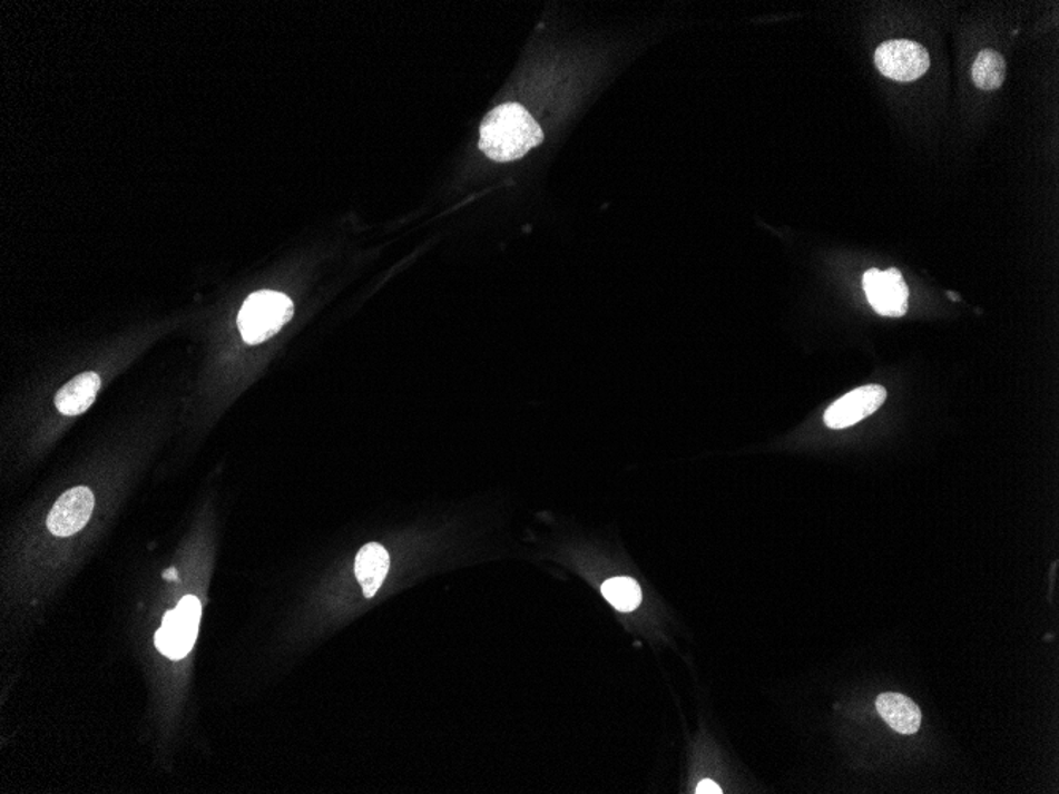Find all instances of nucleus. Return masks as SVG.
<instances>
[{
	"label": "nucleus",
	"mask_w": 1059,
	"mask_h": 794,
	"mask_svg": "<svg viewBox=\"0 0 1059 794\" xmlns=\"http://www.w3.org/2000/svg\"><path fill=\"white\" fill-rule=\"evenodd\" d=\"M294 317V303L286 294L259 291L251 294L238 313V329L248 344L271 340Z\"/></svg>",
	"instance_id": "nucleus-2"
},
{
	"label": "nucleus",
	"mask_w": 1059,
	"mask_h": 794,
	"mask_svg": "<svg viewBox=\"0 0 1059 794\" xmlns=\"http://www.w3.org/2000/svg\"><path fill=\"white\" fill-rule=\"evenodd\" d=\"M601 590L614 608L622 610V612H631V610L638 608L643 599L641 588L630 578L608 580V582L602 584Z\"/></svg>",
	"instance_id": "nucleus-12"
},
{
	"label": "nucleus",
	"mask_w": 1059,
	"mask_h": 794,
	"mask_svg": "<svg viewBox=\"0 0 1059 794\" xmlns=\"http://www.w3.org/2000/svg\"><path fill=\"white\" fill-rule=\"evenodd\" d=\"M389 568H391V558L388 550L377 542H370L359 550L355 557V578L361 584L366 598H373L383 587Z\"/></svg>",
	"instance_id": "nucleus-8"
},
{
	"label": "nucleus",
	"mask_w": 1059,
	"mask_h": 794,
	"mask_svg": "<svg viewBox=\"0 0 1059 794\" xmlns=\"http://www.w3.org/2000/svg\"><path fill=\"white\" fill-rule=\"evenodd\" d=\"M875 706L883 721L889 723L894 732L911 736L919 732L922 725V710L901 693H882Z\"/></svg>",
	"instance_id": "nucleus-10"
},
{
	"label": "nucleus",
	"mask_w": 1059,
	"mask_h": 794,
	"mask_svg": "<svg viewBox=\"0 0 1059 794\" xmlns=\"http://www.w3.org/2000/svg\"><path fill=\"white\" fill-rule=\"evenodd\" d=\"M879 72L900 84L919 80L930 69V55L922 45L911 40H892L875 50Z\"/></svg>",
	"instance_id": "nucleus-4"
},
{
	"label": "nucleus",
	"mask_w": 1059,
	"mask_h": 794,
	"mask_svg": "<svg viewBox=\"0 0 1059 794\" xmlns=\"http://www.w3.org/2000/svg\"><path fill=\"white\" fill-rule=\"evenodd\" d=\"M99 391V374L92 372L78 374L72 381L67 382L61 391L56 393V408L63 415L84 414L96 402Z\"/></svg>",
	"instance_id": "nucleus-9"
},
{
	"label": "nucleus",
	"mask_w": 1059,
	"mask_h": 794,
	"mask_svg": "<svg viewBox=\"0 0 1059 794\" xmlns=\"http://www.w3.org/2000/svg\"><path fill=\"white\" fill-rule=\"evenodd\" d=\"M863 290L871 306L882 316L901 317L908 311L909 290L900 269H870L864 273Z\"/></svg>",
	"instance_id": "nucleus-5"
},
{
	"label": "nucleus",
	"mask_w": 1059,
	"mask_h": 794,
	"mask_svg": "<svg viewBox=\"0 0 1059 794\" xmlns=\"http://www.w3.org/2000/svg\"><path fill=\"white\" fill-rule=\"evenodd\" d=\"M545 140L541 127L519 104L493 108L479 130V149L496 163L522 159Z\"/></svg>",
	"instance_id": "nucleus-1"
},
{
	"label": "nucleus",
	"mask_w": 1059,
	"mask_h": 794,
	"mask_svg": "<svg viewBox=\"0 0 1059 794\" xmlns=\"http://www.w3.org/2000/svg\"><path fill=\"white\" fill-rule=\"evenodd\" d=\"M94 496L88 487H73L67 490L48 514L47 526L55 537L67 538L84 530L91 519Z\"/></svg>",
	"instance_id": "nucleus-6"
},
{
	"label": "nucleus",
	"mask_w": 1059,
	"mask_h": 794,
	"mask_svg": "<svg viewBox=\"0 0 1059 794\" xmlns=\"http://www.w3.org/2000/svg\"><path fill=\"white\" fill-rule=\"evenodd\" d=\"M695 793H698V794H706V793H707V794H722V788H720V786H718V785L716 784V782H713V781H709V778H706V781L699 782V785L696 786V792H695Z\"/></svg>",
	"instance_id": "nucleus-13"
},
{
	"label": "nucleus",
	"mask_w": 1059,
	"mask_h": 794,
	"mask_svg": "<svg viewBox=\"0 0 1059 794\" xmlns=\"http://www.w3.org/2000/svg\"><path fill=\"white\" fill-rule=\"evenodd\" d=\"M200 617V599L187 595L178 602L177 608L168 610L164 617L163 627L157 629L155 636L157 650L170 660H182L187 657L196 644Z\"/></svg>",
	"instance_id": "nucleus-3"
},
{
	"label": "nucleus",
	"mask_w": 1059,
	"mask_h": 794,
	"mask_svg": "<svg viewBox=\"0 0 1059 794\" xmlns=\"http://www.w3.org/2000/svg\"><path fill=\"white\" fill-rule=\"evenodd\" d=\"M885 400L886 391L882 385H863L831 404L825 423L830 429H847L873 415Z\"/></svg>",
	"instance_id": "nucleus-7"
},
{
	"label": "nucleus",
	"mask_w": 1059,
	"mask_h": 794,
	"mask_svg": "<svg viewBox=\"0 0 1059 794\" xmlns=\"http://www.w3.org/2000/svg\"><path fill=\"white\" fill-rule=\"evenodd\" d=\"M164 578H166L167 580H177L178 579L177 569L175 568L167 569V571L164 572Z\"/></svg>",
	"instance_id": "nucleus-14"
},
{
	"label": "nucleus",
	"mask_w": 1059,
	"mask_h": 794,
	"mask_svg": "<svg viewBox=\"0 0 1059 794\" xmlns=\"http://www.w3.org/2000/svg\"><path fill=\"white\" fill-rule=\"evenodd\" d=\"M1006 78V61L998 51L983 50L977 56L972 66V80L977 88L983 91H994L1001 88Z\"/></svg>",
	"instance_id": "nucleus-11"
}]
</instances>
